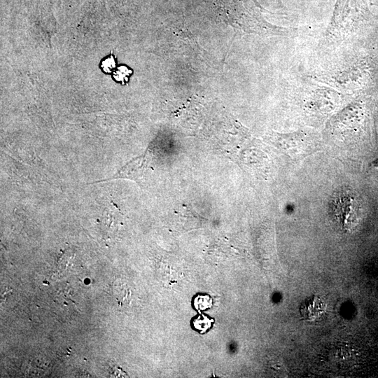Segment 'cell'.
<instances>
[{
    "label": "cell",
    "instance_id": "cell-8",
    "mask_svg": "<svg viewBox=\"0 0 378 378\" xmlns=\"http://www.w3.org/2000/svg\"><path fill=\"white\" fill-rule=\"evenodd\" d=\"M254 4H255L256 6H258V8H261V9H264L261 5L259 4V2L258 1V0H252Z\"/></svg>",
    "mask_w": 378,
    "mask_h": 378
},
{
    "label": "cell",
    "instance_id": "cell-4",
    "mask_svg": "<svg viewBox=\"0 0 378 378\" xmlns=\"http://www.w3.org/2000/svg\"><path fill=\"white\" fill-rule=\"evenodd\" d=\"M214 323V318H209L203 314H200L190 321L191 327L200 334L205 333L212 327Z\"/></svg>",
    "mask_w": 378,
    "mask_h": 378
},
{
    "label": "cell",
    "instance_id": "cell-7",
    "mask_svg": "<svg viewBox=\"0 0 378 378\" xmlns=\"http://www.w3.org/2000/svg\"><path fill=\"white\" fill-rule=\"evenodd\" d=\"M102 68L104 71L110 72L111 70L115 66V61L113 57L106 59L102 62Z\"/></svg>",
    "mask_w": 378,
    "mask_h": 378
},
{
    "label": "cell",
    "instance_id": "cell-5",
    "mask_svg": "<svg viewBox=\"0 0 378 378\" xmlns=\"http://www.w3.org/2000/svg\"><path fill=\"white\" fill-rule=\"evenodd\" d=\"M192 305L195 310L201 314L213 306V300L209 295L198 293L192 300Z\"/></svg>",
    "mask_w": 378,
    "mask_h": 378
},
{
    "label": "cell",
    "instance_id": "cell-6",
    "mask_svg": "<svg viewBox=\"0 0 378 378\" xmlns=\"http://www.w3.org/2000/svg\"><path fill=\"white\" fill-rule=\"evenodd\" d=\"M131 73V71L128 70L125 66L119 67L118 71L114 73V78L117 80L123 81L126 79V76Z\"/></svg>",
    "mask_w": 378,
    "mask_h": 378
},
{
    "label": "cell",
    "instance_id": "cell-3",
    "mask_svg": "<svg viewBox=\"0 0 378 378\" xmlns=\"http://www.w3.org/2000/svg\"><path fill=\"white\" fill-rule=\"evenodd\" d=\"M326 309V304L323 300L317 295H312L300 304L299 312L303 319L316 321L323 318Z\"/></svg>",
    "mask_w": 378,
    "mask_h": 378
},
{
    "label": "cell",
    "instance_id": "cell-1",
    "mask_svg": "<svg viewBox=\"0 0 378 378\" xmlns=\"http://www.w3.org/2000/svg\"><path fill=\"white\" fill-rule=\"evenodd\" d=\"M360 0H336L331 21L325 34L328 41H341L358 26L363 17Z\"/></svg>",
    "mask_w": 378,
    "mask_h": 378
},
{
    "label": "cell",
    "instance_id": "cell-2",
    "mask_svg": "<svg viewBox=\"0 0 378 378\" xmlns=\"http://www.w3.org/2000/svg\"><path fill=\"white\" fill-rule=\"evenodd\" d=\"M360 209L358 197L351 190L337 192L330 203V210L335 221L346 231L356 225L360 218Z\"/></svg>",
    "mask_w": 378,
    "mask_h": 378
}]
</instances>
